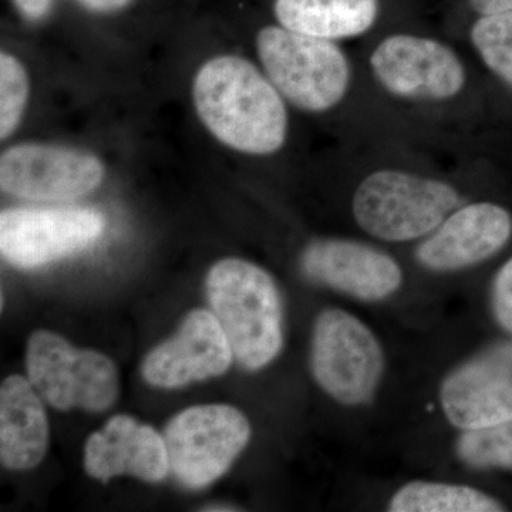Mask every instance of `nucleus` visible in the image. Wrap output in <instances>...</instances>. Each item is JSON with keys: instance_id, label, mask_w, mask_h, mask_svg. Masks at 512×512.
<instances>
[{"instance_id": "nucleus-1", "label": "nucleus", "mask_w": 512, "mask_h": 512, "mask_svg": "<svg viewBox=\"0 0 512 512\" xmlns=\"http://www.w3.org/2000/svg\"><path fill=\"white\" fill-rule=\"evenodd\" d=\"M370 84L430 150L470 153L483 111V72L463 43L421 18L357 43Z\"/></svg>"}, {"instance_id": "nucleus-16", "label": "nucleus", "mask_w": 512, "mask_h": 512, "mask_svg": "<svg viewBox=\"0 0 512 512\" xmlns=\"http://www.w3.org/2000/svg\"><path fill=\"white\" fill-rule=\"evenodd\" d=\"M84 470L103 483L119 476L160 483L170 473L164 437L134 417L117 414L87 440Z\"/></svg>"}, {"instance_id": "nucleus-25", "label": "nucleus", "mask_w": 512, "mask_h": 512, "mask_svg": "<svg viewBox=\"0 0 512 512\" xmlns=\"http://www.w3.org/2000/svg\"><path fill=\"white\" fill-rule=\"evenodd\" d=\"M202 511H238L237 508L234 507H225V505H212L210 508H204Z\"/></svg>"}, {"instance_id": "nucleus-3", "label": "nucleus", "mask_w": 512, "mask_h": 512, "mask_svg": "<svg viewBox=\"0 0 512 512\" xmlns=\"http://www.w3.org/2000/svg\"><path fill=\"white\" fill-rule=\"evenodd\" d=\"M444 154L412 146L338 144L319 164L348 185L353 224L377 244H416L470 200L480 161L470 153L444 167Z\"/></svg>"}, {"instance_id": "nucleus-12", "label": "nucleus", "mask_w": 512, "mask_h": 512, "mask_svg": "<svg viewBox=\"0 0 512 512\" xmlns=\"http://www.w3.org/2000/svg\"><path fill=\"white\" fill-rule=\"evenodd\" d=\"M512 214L491 200H470L419 242L413 254L421 268L431 272L464 271L493 258L510 242Z\"/></svg>"}, {"instance_id": "nucleus-18", "label": "nucleus", "mask_w": 512, "mask_h": 512, "mask_svg": "<svg viewBox=\"0 0 512 512\" xmlns=\"http://www.w3.org/2000/svg\"><path fill=\"white\" fill-rule=\"evenodd\" d=\"M483 74L512 94V12L468 19L451 33Z\"/></svg>"}, {"instance_id": "nucleus-24", "label": "nucleus", "mask_w": 512, "mask_h": 512, "mask_svg": "<svg viewBox=\"0 0 512 512\" xmlns=\"http://www.w3.org/2000/svg\"><path fill=\"white\" fill-rule=\"evenodd\" d=\"M87 15L111 18L133 8L138 0H67Z\"/></svg>"}, {"instance_id": "nucleus-5", "label": "nucleus", "mask_w": 512, "mask_h": 512, "mask_svg": "<svg viewBox=\"0 0 512 512\" xmlns=\"http://www.w3.org/2000/svg\"><path fill=\"white\" fill-rule=\"evenodd\" d=\"M207 298L235 359L249 370L268 366L284 345L281 295L262 266L224 258L211 266Z\"/></svg>"}, {"instance_id": "nucleus-22", "label": "nucleus", "mask_w": 512, "mask_h": 512, "mask_svg": "<svg viewBox=\"0 0 512 512\" xmlns=\"http://www.w3.org/2000/svg\"><path fill=\"white\" fill-rule=\"evenodd\" d=\"M493 311L501 328L512 335V256L495 276Z\"/></svg>"}, {"instance_id": "nucleus-23", "label": "nucleus", "mask_w": 512, "mask_h": 512, "mask_svg": "<svg viewBox=\"0 0 512 512\" xmlns=\"http://www.w3.org/2000/svg\"><path fill=\"white\" fill-rule=\"evenodd\" d=\"M20 22L28 26H42L55 13L57 0H9Z\"/></svg>"}, {"instance_id": "nucleus-15", "label": "nucleus", "mask_w": 512, "mask_h": 512, "mask_svg": "<svg viewBox=\"0 0 512 512\" xmlns=\"http://www.w3.org/2000/svg\"><path fill=\"white\" fill-rule=\"evenodd\" d=\"M234 359L214 313L195 309L185 316L173 338L148 353L141 372L151 386L177 389L224 375Z\"/></svg>"}, {"instance_id": "nucleus-8", "label": "nucleus", "mask_w": 512, "mask_h": 512, "mask_svg": "<svg viewBox=\"0 0 512 512\" xmlns=\"http://www.w3.org/2000/svg\"><path fill=\"white\" fill-rule=\"evenodd\" d=\"M26 372L45 403L62 412H106L119 397V370L110 357L76 348L49 330L30 335Z\"/></svg>"}, {"instance_id": "nucleus-6", "label": "nucleus", "mask_w": 512, "mask_h": 512, "mask_svg": "<svg viewBox=\"0 0 512 512\" xmlns=\"http://www.w3.org/2000/svg\"><path fill=\"white\" fill-rule=\"evenodd\" d=\"M92 148L53 140H13L0 153V190L29 204H76L110 177Z\"/></svg>"}, {"instance_id": "nucleus-20", "label": "nucleus", "mask_w": 512, "mask_h": 512, "mask_svg": "<svg viewBox=\"0 0 512 512\" xmlns=\"http://www.w3.org/2000/svg\"><path fill=\"white\" fill-rule=\"evenodd\" d=\"M35 82L28 60L12 46L0 50V141L16 140L32 107Z\"/></svg>"}, {"instance_id": "nucleus-11", "label": "nucleus", "mask_w": 512, "mask_h": 512, "mask_svg": "<svg viewBox=\"0 0 512 512\" xmlns=\"http://www.w3.org/2000/svg\"><path fill=\"white\" fill-rule=\"evenodd\" d=\"M299 268L309 281L367 302L389 298L404 279L392 254L356 238L309 239L299 252Z\"/></svg>"}, {"instance_id": "nucleus-10", "label": "nucleus", "mask_w": 512, "mask_h": 512, "mask_svg": "<svg viewBox=\"0 0 512 512\" xmlns=\"http://www.w3.org/2000/svg\"><path fill=\"white\" fill-rule=\"evenodd\" d=\"M163 437L171 473L198 490L227 473L248 446L251 424L237 407L204 404L175 414Z\"/></svg>"}, {"instance_id": "nucleus-17", "label": "nucleus", "mask_w": 512, "mask_h": 512, "mask_svg": "<svg viewBox=\"0 0 512 512\" xmlns=\"http://www.w3.org/2000/svg\"><path fill=\"white\" fill-rule=\"evenodd\" d=\"M28 377L9 376L0 387V460L9 470H32L49 448V421Z\"/></svg>"}, {"instance_id": "nucleus-13", "label": "nucleus", "mask_w": 512, "mask_h": 512, "mask_svg": "<svg viewBox=\"0 0 512 512\" xmlns=\"http://www.w3.org/2000/svg\"><path fill=\"white\" fill-rule=\"evenodd\" d=\"M285 28L333 42H363L380 30L421 18V0H266Z\"/></svg>"}, {"instance_id": "nucleus-21", "label": "nucleus", "mask_w": 512, "mask_h": 512, "mask_svg": "<svg viewBox=\"0 0 512 512\" xmlns=\"http://www.w3.org/2000/svg\"><path fill=\"white\" fill-rule=\"evenodd\" d=\"M457 456L467 466L480 470H512V420L464 431L457 441Z\"/></svg>"}, {"instance_id": "nucleus-19", "label": "nucleus", "mask_w": 512, "mask_h": 512, "mask_svg": "<svg viewBox=\"0 0 512 512\" xmlns=\"http://www.w3.org/2000/svg\"><path fill=\"white\" fill-rule=\"evenodd\" d=\"M393 512H497L503 505L468 485L412 481L396 491L390 500Z\"/></svg>"}, {"instance_id": "nucleus-14", "label": "nucleus", "mask_w": 512, "mask_h": 512, "mask_svg": "<svg viewBox=\"0 0 512 512\" xmlns=\"http://www.w3.org/2000/svg\"><path fill=\"white\" fill-rule=\"evenodd\" d=\"M440 402L447 420L464 431L512 420V342L457 367L441 386Z\"/></svg>"}, {"instance_id": "nucleus-9", "label": "nucleus", "mask_w": 512, "mask_h": 512, "mask_svg": "<svg viewBox=\"0 0 512 512\" xmlns=\"http://www.w3.org/2000/svg\"><path fill=\"white\" fill-rule=\"evenodd\" d=\"M312 375L323 392L345 406H362L375 396L384 372L382 345L362 320L342 309L316 319Z\"/></svg>"}, {"instance_id": "nucleus-7", "label": "nucleus", "mask_w": 512, "mask_h": 512, "mask_svg": "<svg viewBox=\"0 0 512 512\" xmlns=\"http://www.w3.org/2000/svg\"><path fill=\"white\" fill-rule=\"evenodd\" d=\"M107 225L99 208L77 202L5 208L0 212V252L16 268H42L96 247Z\"/></svg>"}, {"instance_id": "nucleus-2", "label": "nucleus", "mask_w": 512, "mask_h": 512, "mask_svg": "<svg viewBox=\"0 0 512 512\" xmlns=\"http://www.w3.org/2000/svg\"><path fill=\"white\" fill-rule=\"evenodd\" d=\"M245 43L296 116L338 144L427 148L380 100L346 43L303 35L266 13L249 22Z\"/></svg>"}, {"instance_id": "nucleus-4", "label": "nucleus", "mask_w": 512, "mask_h": 512, "mask_svg": "<svg viewBox=\"0 0 512 512\" xmlns=\"http://www.w3.org/2000/svg\"><path fill=\"white\" fill-rule=\"evenodd\" d=\"M188 96L202 130L228 153L252 165L291 164L298 116L245 50L205 56Z\"/></svg>"}]
</instances>
